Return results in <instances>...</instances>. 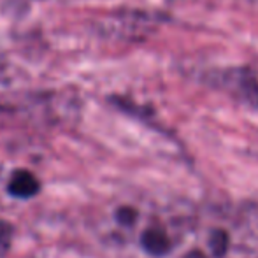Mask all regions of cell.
<instances>
[{
	"label": "cell",
	"instance_id": "5",
	"mask_svg": "<svg viewBox=\"0 0 258 258\" xmlns=\"http://www.w3.org/2000/svg\"><path fill=\"white\" fill-rule=\"evenodd\" d=\"M116 216H118L119 223H123V225H132L134 223V218H136V211L130 209V207H121V209H118Z\"/></svg>",
	"mask_w": 258,
	"mask_h": 258
},
{
	"label": "cell",
	"instance_id": "2",
	"mask_svg": "<svg viewBox=\"0 0 258 258\" xmlns=\"http://www.w3.org/2000/svg\"><path fill=\"white\" fill-rule=\"evenodd\" d=\"M143 246L150 255L153 256H162L165 253H169L170 249V241L162 230L158 228H148L143 234Z\"/></svg>",
	"mask_w": 258,
	"mask_h": 258
},
{
	"label": "cell",
	"instance_id": "1",
	"mask_svg": "<svg viewBox=\"0 0 258 258\" xmlns=\"http://www.w3.org/2000/svg\"><path fill=\"white\" fill-rule=\"evenodd\" d=\"M39 190H41V183L37 181V177L30 170L25 169L14 170L9 183H7L9 195L16 199H32L39 194Z\"/></svg>",
	"mask_w": 258,
	"mask_h": 258
},
{
	"label": "cell",
	"instance_id": "3",
	"mask_svg": "<svg viewBox=\"0 0 258 258\" xmlns=\"http://www.w3.org/2000/svg\"><path fill=\"white\" fill-rule=\"evenodd\" d=\"M13 242V227L7 221L0 220V256H4Z\"/></svg>",
	"mask_w": 258,
	"mask_h": 258
},
{
	"label": "cell",
	"instance_id": "4",
	"mask_svg": "<svg viewBox=\"0 0 258 258\" xmlns=\"http://www.w3.org/2000/svg\"><path fill=\"white\" fill-rule=\"evenodd\" d=\"M227 244H228V237L225 232H216V234L211 237V248L216 253L218 256H223L225 251H227Z\"/></svg>",
	"mask_w": 258,
	"mask_h": 258
}]
</instances>
